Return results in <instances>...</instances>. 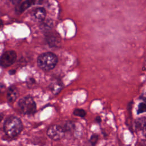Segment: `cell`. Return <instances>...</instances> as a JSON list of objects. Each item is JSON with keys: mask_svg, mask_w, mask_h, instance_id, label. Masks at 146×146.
Instances as JSON below:
<instances>
[{"mask_svg": "<svg viewBox=\"0 0 146 146\" xmlns=\"http://www.w3.org/2000/svg\"><path fill=\"white\" fill-rule=\"evenodd\" d=\"M3 127L6 135L10 137H14L21 132L23 125L18 117L11 116L5 120Z\"/></svg>", "mask_w": 146, "mask_h": 146, "instance_id": "cell-1", "label": "cell"}, {"mask_svg": "<svg viewBox=\"0 0 146 146\" xmlns=\"http://www.w3.org/2000/svg\"><path fill=\"white\" fill-rule=\"evenodd\" d=\"M58 63V57L51 52H43L40 54L37 58L38 67L44 71L52 70Z\"/></svg>", "mask_w": 146, "mask_h": 146, "instance_id": "cell-2", "label": "cell"}, {"mask_svg": "<svg viewBox=\"0 0 146 146\" xmlns=\"http://www.w3.org/2000/svg\"><path fill=\"white\" fill-rule=\"evenodd\" d=\"M18 107L23 114L32 115L36 111V105L31 96H26L19 100Z\"/></svg>", "mask_w": 146, "mask_h": 146, "instance_id": "cell-3", "label": "cell"}, {"mask_svg": "<svg viewBox=\"0 0 146 146\" xmlns=\"http://www.w3.org/2000/svg\"><path fill=\"white\" fill-rule=\"evenodd\" d=\"M46 134L51 140H59L64 137L65 131L63 127L55 124L51 125L47 129Z\"/></svg>", "mask_w": 146, "mask_h": 146, "instance_id": "cell-4", "label": "cell"}, {"mask_svg": "<svg viewBox=\"0 0 146 146\" xmlns=\"http://www.w3.org/2000/svg\"><path fill=\"white\" fill-rule=\"evenodd\" d=\"M17 54L13 50L5 52L0 57V66L7 67L12 65L16 60Z\"/></svg>", "mask_w": 146, "mask_h": 146, "instance_id": "cell-5", "label": "cell"}, {"mask_svg": "<svg viewBox=\"0 0 146 146\" xmlns=\"http://www.w3.org/2000/svg\"><path fill=\"white\" fill-rule=\"evenodd\" d=\"M18 95L19 92L17 88L14 86H10L7 92V99L8 101L10 103L14 102L17 99Z\"/></svg>", "mask_w": 146, "mask_h": 146, "instance_id": "cell-6", "label": "cell"}, {"mask_svg": "<svg viewBox=\"0 0 146 146\" xmlns=\"http://www.w3.org/2000/svg\"><path fill=\"white\" fill-rule=\"evenodd\" d=\"M33 14L36 20L42 22L45 19L46 15V11L44 8L42 7H38L34 10Z\"/></svg>", "mask_w": 146, "mask_h": 146, "instance_id": "cell-7", "label": "cell"}, {"mask_svg": "<svg viewBox=\"0 0 146 146\" xmlns=\"http://www.w3.org/2000/svg\"><path fill=\"white\" fill-rule=\"evenodd\" d=\"M35 3V1H26L23 2L17 9V10L18 11V13H22L25 10L30 7L33 4Z\"/></svg>", "mask_w": 146, "mask_h": 146, "instance_id": "cell-8", "label": "cell"}, {"mask_svg": "<svg viewBox=\"0 0 146 146\" xmlns=\"http://www.w3.org/2000/svg\"><path fill=\"white\" fill-rule=\"evenodd\" d=\"M135 127L138 131H144L145 127V119L144 117H140L136 120Z\"/></svg>", "mask_w": 146, "mask_h": 146, "instance_id": "cell-9", "label": "cell"}, {"mask_svg": "<svg viewBox=\"0 0 146 146\" xmlns=\"http://www.w3.org/2000/svg\"><path fill=\"white\" fill-rule=\"evenodd\" d=\"M47 40L49 45L51 46H55V45H57L60 41L59 36H55L53 34L47 36Z\"/></svg>", "mask_w": 146, "mask_h": 146, "instance_id": "cell-10", "label": "cell"}, {"mask_svg": "<svg viewBox=\"0 0 146 146\" xmlns=\"http://www.w3.org/2000/svg\"><path fill=\"white\" fill-rule=\"evenodd\" d=\"M65 132H71L74 129H75V124H74V123L71 122V121H68L67 122L64 126L63 127Z\"/></svg>", "mask_w": 146, "mask_h": 146, "instance_id": "cell-11", "label": "cell"}, {"mask_svg": "<svg viewBox=\"0 0 146 146\" xmlns=\"http://www.w3.org/2000/svg\"><path fill=\"white\" fill-rule=\"evenodd\" d=\"M73 114L75 116H79L80 117H83L86 116V112L83 109L76 108L73 111Z\"/></svg>", "mask_w": 146, "mask_h": 146, "instance_id": "cell-12", "label": "cell"}, {"mask_svg": "<svg viewBox=\"0 0 146 146\" xmlns=\"http://www.w3.org/2000/svg\"><path fill=\"white\" fill-rule=\"evenodd\" d=\"M99 139V136L97 134H93L91 136L89 141L92 146H95Z\"/></svg>", "mask_w": 146, "mask_h": 146, "instance_id": "cell-13", "label": "cell"}, {"mask_svg": "<svg viewBox=\"0 0 146 146\" xmlns=\"http://www.w3.org/2000/svg\"><path fill=\"white\" fill-rule=\"evenodd\" d=\"M145 111V104L144 103H140L138 106L137 112L138 114L143 113Z\"/></svg>", "mask_w": 146, "mask_h": 146, "instance_id": "cell-14", "label": "cell"}, {"mask_svg": "<svg viewBox=\"0 0 146 146\" xmlns=\"http://www.w3.org/2000/svg\"><path fill=\"white\" fill-rule=\"evenodd\" d=\"M5 89V86L2 83H0V93L2 92Z\"/></svg>", "mask_w": 146, "mask_h": 146, "instance_id": "cell-15", "label": "cell"}, {"mask_svg": "<svg viewBox=\"0 0 146 146\" xmlns=\"http://www.w3.org/2000/svg\"><path fill=\"white\" fill-rule=\"evenodd\" d=\"M95 120H96V121L98 122V123H100L102 119H101V117H100V116H97V117H96V118H95Z\"/></svg>", "mask_w": 146, "mask_h": 146, "instance_id": "cell-16", "label": "cell"}, {"mask_svg": "<svg viewBox=\"0 0 146 146\" xmlns=\"http://www.w3.org/2000/svg\"><path fill=\"white\" fill-rule=\"evenodd\" d=\"M15 72H16L15 70H10V71H9V74H10V75H14V74H15Z\"/></svg>", "mask_w": 146, "mask_h": 146, "instance_id": "cell-17", "label": "cell"}, {"mask_svg": "<svg viewBox=\"0 0 146 146\" xmlns=\"http://www.w3.org/2000/svg\"><path fill=\"white\" fill-rule=\"evenodd\" d=\"M3 117V113H0V123H1V120H2Z\"/></svg>", "mask_w": 146, "mask_h": 146, "instance_id": "cell-18", "label": "cell"}, {"mask_svg": "<svg viewBox=\"0 0 146 146\" xmlns=\"http://www.w3.org/2000/svg\"><path fill=\"white\" fill-rule=\"evenodd\" d=\"M3 26V23H2V21L0 19V28Z\"/></svg>", "mask_w": 146, "mask_h": 146, "instance_id": "cell-19", "label": "cell"}]
</instances>
